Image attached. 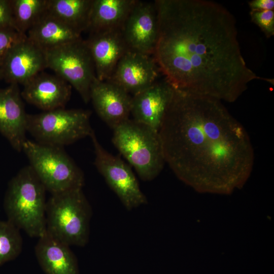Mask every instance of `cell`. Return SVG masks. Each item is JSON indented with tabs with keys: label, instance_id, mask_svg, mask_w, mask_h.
<instances>
[{
	"label": "cell",
	"instance_id": "cell-1",
	"mask_svg": "<svg viewBox=\"0 0 274 274\" xmlns=\"http://www.w3.org/2000/svg\"><path fill=\"white\" fill-rule=\"evenodd\" d=\"M158 38L153 56L175 89L233 102L261 79L246 64L236 21L208 0H156Z\"/></svg>",
	"mask_w": 274,
	"mask_h": 274
},
{
	"label": "cell",
	"instance_id": "cell-2",
	"mask_svg": "<svg viewBox=\"0 0 274 274\" xmlns=\"http://www.w3.org/2000/svg\"><path fill=\"white\" fill-rule=\"evenodd\" d=\"M158 132L165 162L198 191L229 193L252 172L248 132L218 99L174 89Z\"/></svg>",
	"mask_w": 274,
	"mask_h": 274
},
{
	"label": "cell",
	"instance_id": "cell-3",
	"mask_svg": "<svg viewBox=\"0 0 274 274\" xmlns=\"http://www.w3.org/2000/svg\"><path fill=\"white\" fill-rule=\"evenodd\" d=\"M46 189L29 165L10 181L4 200L8 221L29 236L46 232Z\"/></svg>",
	"mask_w": 274,
	"mask_h": 274
},
{
	"label": "cell",
	"instance_id": "cell-4",
	"mask_svg": "<svg viewBox=\"0 0 274 274\" xmlns=\"http://www.w3.org/2000/svg\"><path fill=\"white\" fill-rule=\"evenodd\" d=\"M92 215L82 188L51 194L46 204V232L69 246L84 247Z\"/></svg>",
	"mask_w": 274,
	"mask_h": 274
},
{
	"label": "cell",
	"instance_id": "cell-5",
	"mask_svg": "<svg viewBox=\"0 0 274 274\" xmlns=\"http://www.w3.org/2000/svg\"><path fill=\"white\" fill-rule=\"evenodd\" d=\"M113 130V144L140 178L155 179L165 163L158 131L129 118Z\"/></svg>",
	"mask_w": 274,
	"mask_h": 274
},
{
	"label": "cell",
	"instance_id": "cell-6",
	"mask_svg": "<svg viewBox=\"0 0 274 274\" xmlns=\"http://www.w3.org/2000/svg\"><path fill=\"white\" fill-rule=\"evenodd\" d=\"M22 151L29 165L51 194L83 188L84 173L63 147L26 139Z\"/></svg>",
	"mask_w": 274,
	"mask_h": 274
},
{
	"label": "cell",
	"instance_id": "cell-7",
	"mask_svg": "<svg viewBox=\"0 0 274 274\" xmlns=\"http://www.w3.org/2000/svg\"><path fill=\"white\" fill-rule=\"evenodd\" d=\"M91 115L90 110L64 108L27 114L26 130L37 142L63 147L90 136Z\"/></svg>",
	"mask_w": 274,
	"mask_h": 274
},
{
	"label": "cell",
	"instance_id": "cell-8",
	"mask_svg": "<svg viewBox=\"0 0 274 274\" xmlns=\"http://www.w3.org/2000/svg\"><path fill=\"white\" fill-rule=\"evenodd\" d=\"M47 68L76 89L86 104L90 101L95 67L85 40L82 38L44 50Z\"/></svg>",
	"mask_w": 274,
	"mask_h": 274
},
{
	"label": "cell",
	"instance_id": "cell-9",
	"mask_svg": "<svg viewBox=\"0 0 274 274\" xmlns=\"http://www.w3.org/2000/svg\"><path fill=\"white\" fill-rule=\"evenodd\" d=\"M89 137L94 147V165L124 207L131 211L146 204L147 198L130 166L118 156L106 150L98 142L94 130Z\"/></svg>",
	"mask_w": 274,
	"mask_h": 274
},
{
	"label": "cell",
	"instance_id": "cell-10",
	"mask_svg": "<svg viewBox=\"0 0 274 274\" xmlns=\"http://www.w3.org/2000/svg\"><path fill=\"white\" fill-rule=\"evenodd\" d=\"M130 51L153 55L158 34L155 1L135 0L122 28Z\"/></svg>",
	"mask_w": 274,
	"mask_h": 274
},
{
	"label": "cell",
	"instance_id": "cell-11",
	"mask_svg": "<svg viewBox=\"0 0 274 274\" xmlns=\"http://www.w3.org/2000/svg\"><path fill=\"white\" fill-rule=\"evenodd\" d=\"M160 73L153 55L129 50L120 59L107 81L133 95L156 82Z\"/></svg>",
	"mask_w": 274,
	"mask_h": 274
},
{
	"label": "cell",
	"instance_id": "cell-12",
	"mask_svg": "<svg viewBox=\"0 0 274 274\" xmlns=\"http://www.w3.org/2000/svg\"><path fill=\"white\" fill-rule=\"evenodd\" d=\"M46 68L44 51L27 37L10 50L1 66L3 79L23 86Z\"/></svg>",
	"mask_w": 274,
	"mask_h": 274
},
{
	"label": "cell",
	"instance_id": "cell-13",
	"mask_svg": "<svg viewBox=\"0 0 274 274\" xmlns=\"http://www.w3.org/2000/svg\"><path fill=\"white\" fill-rule=\"evenodd\" d=\"M90 98L98 116L112 129L129 119L132 96L117 85L95 77Z\"/></svg>",
	"mask_w": 274,
	"mask_h": 274
},
{
	"label": "cell",
	"instance_id": "cell-14",
	"mask_svg": "<svg viewBox=\"0 0 274 274\" xmlns=\"http://www.w3.org/2000/svg\"><path fill=\"white\" fill-rule=\"evenodd\" d=\"M72 86L57 75L41 72L23 85L22 98L43 111L64 108Z\"/></svg>",
	"mask_w": 274,
	"mask_h": 274
},
{
	"label": "cell",
	"instance_id": "cell-15",
	"mask_svg": "<svg viewBox=\"0 0 274 274\" xmlns=\"http://www.w3.org/2000/svg\"><path fill=\"white\" fill-rule=\"evenodd\" d=\"M27 115L19 85L0 88V132L18 152L26 140Z\"/></svg>",
	"mask_w": 274,
	"mask_h": 274
},
{
	"label": "cell",
	"instance_id": "cell-16",
	"mask_svg": "<svg viewBox=\"0 0 274 274\" xmlns=\"http://www.w3.org/2000/svg\"><path fill=\"white\" fill-rule=\"evenodd\" d=\"M93 61L96 78L108 80L129 49L122 30L90 33L85 40Z\"/></svg>",
	"mask_w": 274,
	"mask_h": 274
},
{
	"label": "cell",
	"instance_id": "cell-17",
	"mask_svg": "<svg viewBox=\"0 0 274 274\" xmlns=\"http://www.w3.org/2000/svg\"><path fill=\"white\" fill-rule=\"evenodd\" d=\"M174 91L164 79L132 95L130 114L133 119L158 131Z\"/></svg>",
	"mask_w": 274,
	"mask_h": 274
},
{
	"label": "cell",
	"instance_id": "cell-18",
	"mask_svg": "<svg viewBox=\"0 0 274 274\" xmlns=\"http://www.w3.org/2000/svg\"><path fill=\"white\" fill-rule=\"evenodd\" d=\"M38 238L35 254L45 274H79L77 260L70 246L47 232Z\"/></svg>",
	"mask_w": 274,
	"mask_h": 274
},
{
	"label": "cell",
	"instance_id": "cell-19",
	"mask_svg": "<svg viewBox=\"0 0 274 274\" xmlns=\"http://www.w3.org/2000/svg\"><path fill=\"white\" fill-rule=\"evenodd\" d=\"M135 0H92L89 33L122 30Z\"/></svg>",
	"mask_w": 274,
	"mask_h": 274
},
{
	"label": "cell",
	"instance_id": "cell-20",
	"mask_svg": "<svg viewBox=\"0 0 274 274\" xmlns=\"http://www.w3.org/2000/svg\"><path fill=\"white\" fill-rule=\"evenodd\" d=\"M27 38L44 51L81 37V33L46 12L26 33Z\"/></svg>",
	"mask_w": 274,
	"mask_h": 274
},
{
	"label": "cell",
	"instance_id": "cell-21",
	"mask_svg": "<svg viewBox=\"0 0 274 274\" xmlns=\"http://www.w3.org/2000/svg\"><path fill=\"white\" fill-rule=\"evenodd\" d=\"M92 0H47L46 12L81 33L89 25Z\"/></svg>",
	"mask_w": 274,
	"mask_h": 274
},
{
	"label": "cell",
	"instance_id": "cell-22",
	"mask_svg": "<svg viewBox=\"0 0 274 274\" xmlns=\"http://www.w3.org/2000/svg\"><path fill=\"white\" fill-rule=\"evenodd\" d=\"M15 29L25 35L46 10L47 0H11Z\"/></svg>",
	"mask_w": 274,
	"mask_h": 274
},
{
	"label": "cell",
	"instance_id": "cell-23",
	"mask_svg": "<svg viewBox=\"0 0 274 274\" xmlns=\"http://www.w3.org/2000/svg\"><path fill=\"white\" fill-rule=\"evenodd\" d=\"M22 246L20 229L8 220L0 221V266L17 258Z\"/></svg>",
	"mask_w": 274,
	"mask_h": 274
},
{
	"label": "cell",
	"instance_id": "cell-24",
	"mask_svg": "<svg viewBox=\"0 0 274 274\" xmlns=\"http://www.w3.org/2000/svg\"><path fill=\"white\" fill-rule=\"evenodd\" d=\"M26 37L14 28H0V67L10 50Z\"/></svg>",
	"mask_w": 274,
	"mask_h": 274
},
{
	"label": "cell",
	"instance_id": "cell-25",
	"mask_svg": "<svg viewBox=\"0 0 274 274\" xmlns=\"http://www.w3.org/2000/svg\"><path fill=\"white\" fill-rule=\"evenodd\" d=\"M252 21L257 25L268 38L274 35V11L266 10L250 12Z\"/></svg>",
	"mask_w": 274,
	"mask_h": 274
},
{
	"label": "cell",
	"instance_id": "cell-26",
	"mask_svg": "<svg viewBox=\"0 0 274 274\" xmlns=\"http://www.w3.org/2000/svg\"><path fill=\"white\" fill-rule=\"evenodd\" d=\"M14 28L11 0H0V28Z\"/></svg>",
	"mask_w": 274,
	"mask_h": 274
},
{
	"label": "cell",
	"instance_id": "cell-27",
	"mask_svg": "<svg viewBox=\"0 0 274 274\" xmlns=\"http://www.w3.org/2000/svg\"><path fill=\"white\" fill-rule=\"evenodd\" d=\"M251 11L273 10V0H252L248 2Z\"/></svg>",
	"mask_w": 274,
	"mask_h": 274
},
{
	"label": "cell",
	"instance_id": "cell-28",
	"mask_svg": "<svg viewBox=\"0 0 274 274\" xmlns=\"http://www.w3.org/2000/svg\"><path fill=\"white\" fill-rule=\"evenodd\" d=\"M2 79H3V76H2L1 69V67H0V80H2Z\"/></svg>",
	"mask_w": 274,
	"mask_h": 274
}]
</instances>
